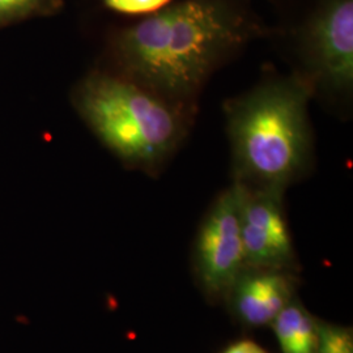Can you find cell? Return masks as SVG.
Wrapping results in <instances>:
<instances>
[{
	"instance_id": "1",
	"label": "cell",
	"mask_w": 353,
	"mask_h": 353,
	"mask_svg": "<svg viewBox=\"0 0 353 353\" xmlns=\"http://www.w3.org/2000/svg\"><path fill=\"white\" fill-rule=\"evenodd\" d=\"M270 29L249 0H174L114 32L117 74L191 109L223 63Z\"/></svg>"
},
{
	"instance_id": "7",
	"label": "cell",
	"mask_w": 353,
	"mask_h": 353,
	"mask_svg": "<svg viewBox=\"0 0 353 353\" xmlns=\"http://www.w3.org/2000/svg\"><path fill=\"white\" fill-rule=\"evenodd\" d=\"M294 297V276L271 268H245L225 296L232 314L252 328L270 326Z\"/></svg>"
},
{
	"instance_id": "2",
	"label": "cell",
	"mask_w": 353,
	"mask_h": 353,
	"mask_svg": "<svg viewBox=\"0 0 353 353\" xmlns=\"http://www.w3.org/2000/svg\"><path fill=\"white\" fill-rule=\"evenodd\" d=\"M313 89L301 76L272 79L228 102L234 182L285 192L312 165L307 105Z\"/></svg>"
},
{
	"instance_id": "9",
	"label": "cell",
	"mask_w": 353,
	"mask_h": 353,
	"mask_svg": "<svg viewBox=\"0 0 353 353\" xmlns=\"http://www.w3.org/2000/svg\"><path fill=\"white\" fill-rule=\"evenodd\" d=\"M63 4V0H0V29L34 17L52 16Z\"/></svg>"
},
{
	"instance_id": "6",
	"label": "cell",
	"mask_w": 353,
	"mask_h": 353,
	"mask_svg": "<svg viewBox=\"0 0 353 353\" xmlns=\"http://www.w3.org/2000/svg\"><path fill=\"white\" fill-rule=\"evenodd\" d=\"M233 183L239 190L245 268L290 270L296 252L284 212V194Z\"/></svg>"
},
{
	"instance_id": "3",
	"label": "cell",
	"mask_w": 353,
	"mask_h": 353,
	"mask_svg": "<svg viewBox=\"0 0 353 353\" xmlns=\"http://www.w3.org/2000/svg\"><path fill=\"white\" fill-rule=\"evenodd\" d=\"M74 103L109 151L147 174L169 161L188 132L189 109L117 72L94 71L84 77Z\"/></svg>"
},
{
	"instance_id": "4",
	"label": "cell",
	"mask_w": 353,
	"mask_h": 353,
	"mask_svg": "<svg viewBox=\"0 0 353 353\" xmlns=\"http://www.w3.org/2000/svg\"><path fill=\"white\" fill-rule=\"evenodd\" d=\"M284 26L313 93L352 92L353 0H299Z\"/></svg>"
},
{
	"instance_id": "5",
	"label": "cell",
	"mask_w": 353,
	"mask_h": 353,
	"mask_svg": "<svg viewBox=\"0 0 353 353\" xmlns=\"http://www.w3.org/2000/svg\"><path fill=\"white\" fill-rule=\"evenodd\" d=\"M194 265L203 290L211 297H225L245 270L240 201L234 183L216 198L204 216L195 241Z\"/></svg>"
},
{
	"instance_id": "11",
	"label": "cell",
	"mask_w": 353,
	"mask_h": 353,
	"mask_svg": "<svg viewBox=\"0 0 353 353\" xmlns=\"http://www.w3.org/2000/svg\"><path fill=\"white\" fill-rule=\"evenodd\" d=\"M173 1L174 0H102L106 8L127 16H147Z\"/></svg>"
},
{
	"instance_id": "8",
	"label": "cell",
	"mask_w": 353,
	"mask_h": 353,
	"mask_svg": "<svg viewBox=\"0 0 353 353\" xmlns=\"http://www.w3.org/2000/svg\"><path fill=\"white\" fill-rule=\"evenodd\" d=\"M281 353H316L319 321L312 316L299 299H293L270 325Z\"/></svg>"
},
{
	"instance_id": "12",
	"label": "cell",
	"mask_w": 353,
	"mask_h": 353,
	"mask_svg": "<svg viewBox=\"0 0 353 353\" xmlns=\"http://www.w3.org/2000/svg\"><path fill=\"white\" fill-rule=\"evenodd\" d=\"M221 353H270L262 345H259L256 341L250 339H241L234 341Z\"/></svg>"
},
{
	"instance_id": "10",
	"label": "cell",
	"mask_w": 353,
	"mask_h": 353,
	"mask_svg": "<svg viewBox=\"0 0 353 353\" xmlns=\"http://www.w3.org/2000/svg\"><path fill=\"white\" fill-rule=\"evenodd\" d=\"M316 353H353L352 328L319 321Z\"/></svg>"
}]
</instances>
